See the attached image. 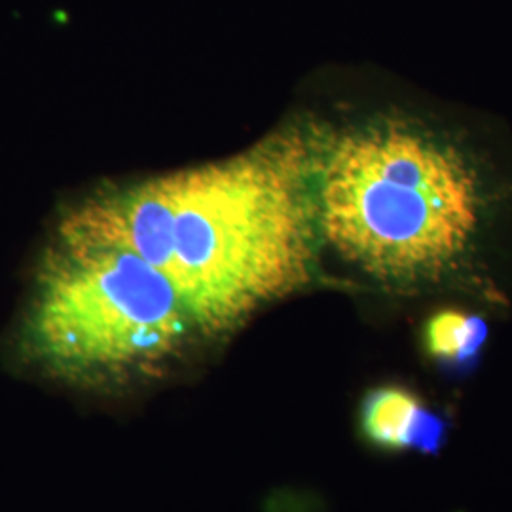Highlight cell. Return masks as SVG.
Returning a JSON list of instances; mask_svg holds the SVG:
<instances>
[{"label":"cell","mask_w":512,"mask_h":512,"mask_svg":"<svg viewBox=\"0 0 512 512\" xmlns=\"http://www.w3.org/2000/svg\"><path fill=\"white\" fill-rule=\"evenodd\" d=\"M315 128L321 247L395 294H492L512 171L480 131L416 101Z\"/></svg>","instance_id":"1"},{"label":"cell","mask_w":512,"mask_h":512,"mask_svg":"<svg viewBox=\"0 0 512 512\" xmlns=\"http://www.w3.org/2000/svg\"><path fill=\"white\" fill-rule=\"evenodd\" d=\"M315 128L275 129L230 158L97 194L59 222L147 260L181 298L196 330L219 336L311 283Z\"/></svg>","instance_id":"2"},{"label":"cell","mask_w":512,"mask_h":512,"mask_svg":"<svg viewBox=\"0 0 512 512\" xmlns=\"http://www.w3.org/2000/svg\"><path fill=\"white\" fill-rule=\"evenodd\" d=\"M196 325L169 281L131 249L57 226L38 262L19 346L67 380H118L173 359Z\"/></svg>","instance_id":"3"},{"label":"cell","mask_w":512,"mask_h":512,"mask_svg":"<svg viewBox=\"0 0 512 512\" xmlns=\"http://www.w3.org/2000/svg\"><path fill=\"white\" fill-rule=\"evenodd\" d=\"M359 429L372 448L393 454H439L450 437L448 418L404 384L370 389L359 408Z\"/></svg>","instance_id":"4"},{"label":"cell","mask_w":512,"mask_h":512,"mask_svg":"<svg viewBox=\"0 0 512 512\" xmlns=\"http://www.w3.org/2000/svg\"><path fill=\"white\" fill-rule=\"evenodd\" d=\"M488 338L490 327L480 313L444 306L431 311L421 323V355L440 374L463 378L480 365Z\"/></svg>","instance_id":"5"}]
</instances>
